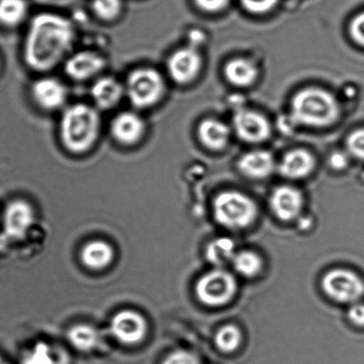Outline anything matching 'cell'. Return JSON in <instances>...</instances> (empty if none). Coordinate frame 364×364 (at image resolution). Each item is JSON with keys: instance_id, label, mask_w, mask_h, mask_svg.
I'll return each mask as SVG.
<instances>
[{"instance_id": "obj_1", "label": "cell", "mask_w": 364, "mask_h": 364, "mask_svg": "<svg viewBox=\"0 0 364 364\" xmlns=\"http://www.w3.org/2000/svg\"><path fill=\"white\" fill-rule=\"evenodd\" d=\"M74 38L73 24L65 17L50 13L34 17L24 46L27 65L38 72L54 68L72 48Z\"/></svg>"}, {"instance_id": "obj_2", "label": "cell", "mask_w": 364, "mask_h": 364, "mask_svg": "<svg viewBox=\"0 0 364 364\" xmlns=\"http://www.w3.org/2000/svg\"><path fill=\"white\" fill-rule=\"evenodd\" d=\"M101 119L90 105L76 104L67 108L60 122V135L65 146L74 154L90 150L100 132Z\"/></svg>"}, {"instance_id": "obj_3", "label": "cell", "mask_w": 364, "mask_h": 364, "mask_svg": "<svg viewBox=\"0 0 364 364\" xmlns=\"http://www.w3.org/2000/svg\"><path fill=\"white\" fill-rule=\"evenodd\" d=\"M293 117L299 123L309 127H327L338 118L337 101L328 92L318 88L300 91L293 98Z\"/></svg>"}, {"instance_id": "obj_4", "label": "cell", "mask_w": 364, "mask_h": 364, "mask_svg": "<svg viewBox=\"0 0 364 364\" xmlns=\"http://www.w3.org/2000/svg\"><path fill=\"white\" fill-rule=\"evenodd\" d=\"M215 218L229 229H242L255 220L257 208L249 197L238 192H225L215 198Z\"/></svg>"}, {"instance_id": "obj_5", "label": "cell", "mask_w": 364, "mask_h": 364, "mask_svg": "<svg viewBox=\"0 0 364 364\" xmlns=\"http://www.w3.org/2000/svg\"><path fill=\"white\" fill-rule=\"evenodd\" d=\"M164 91V80L157 70L136 69L127 80L125 93L136 108H148L157 104Z\"/></svg>"}, {"instance_id": "obj_6", "label": "cell", "mask_w": 364, "mask_h": 364, "mask_svg": "<svg viewBox=\"0 0 364 364\" xmlns=\"http://www.w3.org/2000/svg\"><path fill=\"white\" fill-rule=\"evenodd\" d=\"M237 284L228 272L214 270L200 279L196 285V294L200 302L210 306H221L235 296Z\"/></svg>"}, {"instance_id": "obj_7", "label": "cell", "mask_w": 364, "mask_h": 364, "mask_svg": "<svg viewBox=\"0 0 364 364\" xmlns=\"http://www.w3.org/2000/svg\"><path fill=\"white\" fill-rule=\"evenodd\" d=\"M321 286L328 298L339 303L355 304L364 296L363 279L350 270L328 272L324 275Z\"/></svg>"}, {"instance_id": "obj_8", "label": "cell", "mask_w": 364, "mask_h": 364, "mask_svg": "<svg viewBox=\"0 0 364 364\" xmlns=\"http://www.w3.org/2000/svg\"><path fill=\"white\" fill-rule=\"evenodd\" d=\"M111 330L119 342L126 345L137 344L147 333V323L140 314L132 310L122 311L112 321Z\"/></svg>"}, {"instance_id": "obj_9", "label": "cell", "mask_w": 364, "mask_h": 364, "mask_svg": "<svg viewBox=\"0 0 364 364\" xmlns=\"http://www.w3.org/2000/svg\"><path fill=\"white\" fill-rule=\"evenodd\" d=\"M237 135L248 143H259L268 139L271 127L264 116L252 111L242 109L233 119Z\"/></svg>"}, {"instance_id": "obj_10", "label": "cell", "mask_w": 364, "mask_h": 364, "mask_svg": "<svg viewBox=\"0 0 364 364\" xmlns=\"http://www.w3.org/2000/svg\"><path fill=\"white\" fill-rule=\"evenodd\" d=\"M201 67L199 53L193 47L176 51L168 63V73L176 83L186 84L196 79Z\"/></svg>"}, {"instance_id": "obj_11", "label": "cell", "mask_w": 364, "mask_h": 364, "mask_svg": "<svg viewBox=\"0 0 364 364\" xmlns=\"http://www.w3.org/2000/svg\"><path fill=\"white\" fill-rule=\"evenodd\" d=\"M33 222L34 213L29 204L23 200L12 201L5 210V235L14 240L23 239Z\"/></svg>"}, {"instance_id": "obj_12", "label": "cell", "mask_w": 364, "mask_h": 364, "mask_svg": "<svg viewBox=\"0 0 364 364\" xmlns=\"http://www.w3.org/2000/svg\"><path fill=\"white\" fill-rule=\"evenodd\" d=\"M111 130L112 136L123 144L139 142L146 130L142 117L135 112H123L112 119Z\"/></svg>"}, {"instance_id": "obj_13", "label": "cell", "mask_w": 364, "mask_h": 364, "mask_svg": "<svg viewBox=\"0 0 364 364\" xmlns=\"http://www.w3.org/2000/svg\"><path fill=\"white\" fill-rule=\"evenodd\" d=\"M31 94L35 102L45 109H56L65 104L67 90L61 81L54 77H42L33 85Z\"/></svg>"}, {"instance_id": "obj_14", "label": "cell", "mask_w": 364, "mask_h": 364, "mask_svg": "<svg viewBox=\"0 0 364 364\" xmlns=\"http://www.w3.org/2000/svg\"><path fill=\"white\" fill-rule=\"evenodd\" d=\"M105 65L102 56L94 52L82 51L70 56L65 63L67 75L76 80H84L97 75Z\"/></svg>"}, {"instance_id": "obj_15", "label": "cell", "mask_w": 364, "mask_h": 364, "mask_svg": "<svg viewBox=\"0 0 364 364\" xmlns=\"http://www.w3.org/2000/svg\"><path fill=\"white\" fill-rule=\"evenodd\" d=\"M271 208L282 220L294 219L301 211L303 198L298 190L291 186H281L272 194Z\"/></svg>"}, {"instance_id": "obj_16", "label": "cell", "mask_w": 364, "mask_h": 364, "mask_svg": "<svg viewBox=\"0 0 364 364\" xmlns=\"http://www.w3.org/2000/svg\"><path fill=\"white\" fill-rule=\"evenodd\" d=\"M125 87L112 77H102L95 81L92 87L91 95L99 108L114 107L122 101Z\"/></svg>"}, {"instance_id": "obj_17", "label": "cell", "mask_w": 364, "mask_h": 364, "mask_svg": "<svg viewBox=\"0 0 364 364\" xmlns=\"http://www.w3.org/2000/svg\"><path fill=\"white\" fill-rule=\"evenodd\" d=\"M314 168V159L309 151L294 150L286 154L281 162L280 172L285 178L299 179L305 178Z\"/></svg>"}, {"instance_id": "obj_18", "label": "cell", "mask_w": 364, "mask_h": 364, "mask_svg": "<svg viewBox=\"0 0 364 364\" xmlns=\"http://www.w3.org/2000/svg\"><path fill=\"white\" fill-rule=\"evenodd\" d=\"M239 168L243 174L252 178H264L273 171V156L267 151H252L240 158Z\"/></svg>"}, {"instance_id": "obj_19", "label": "cell", "mask_w": 364, "mask_h": 364, "mask_svg": "<svg viewBox=\"0 0 364 364\" xmlns=\"http://www.w3.org/2000/svg\"><path fill=\"white\" fill-rule=\"evenodd\" d=\"M114 253L111 245L102 240L87 243L81 252V260L85 266L93 270H101L111 264Z\"/></svg>"}, {"instance_id": "obj_20", "label": "cell", "mask_w": 364, "mask_h": 364, "mask_svg": "<svg viewBox=\"0 0 364 364\" xmlns=\"http://www.w3.org/2000/svg\"><path fill=\"white\" fill-rule=\"evenodd\" d=\"M229 129L224 123L215 119H206L199 127L201 143L211 150H220L228 144Z\"/></svg>"}, {"instance_id": "obj_21", "label": "cell", "mask_w": 364, "mask_h": 364, "mask_svg": "<svg viewBox=\"0 0 364 364\" xmlns=\"http://www.w3.org/2000/svg\"><path fill=\"white\" fill-rule=\"evenodd\" d=\"M225 74L229 82L237 87L250 86L256 80L257 69L252 62L235 59L225 66Z\"/></svg>"}, {"instance_id": "obj_22", "label": "cell", "mask_w": 364, "mask_h": 364, "mask_svg": "<svg viewBox=\"0 0 364 364\" xmlns=\"http://www.w3.org/2000/svg\"><path fill=\"white\" fill-rule=\"evenodd\" d=\"M235 243L229 238H218L208 245L207 259L215 266H224L235 257Z\"/></svg>"}, {"instance_id": "obj_23", "label": "cell", "mask_w": 364, "mask_h": 364, "mask_svg": "<svg viewBox=\"0 0 364 364\" xmlns=\"http://www.w3.org/2000/svg\"><path fill=\"white\" fill-rule=\"evenodd\" d=\"M68 338L74 348L80 351H90L98 342L97 331L87 324L76 325L70 328Z\"/></svg>"}, {"instance_id": "obj_24", "label": "cell", "mask_w": 364, "mask_h": 364, "mask_svg": "<svg viewBox=\"0 0 364 364\" xmlns=\"http://www.w3.org/2000/svg\"><path fill=\"white\" fill-rule=\"evenodd\" d=\"M27 5L24 0H0V23L15 26L26 17Z\"/></svg>"}, {"instance_id": "obj_25", "label": "cell", "mask_w": 364, "mask_h": 364, "mask_svg": "<svg viewBox=\"0 0 364 364\" xmlns=\"http://www.w3.org/2000/svg\"><path fill=\"white\" fill-rule=\"evenodd\" d=\"M233 267L239 274L246 277H253L262 269V259L252 252L237 254L232 259Z\"/></svg>"}, {"instance_id": "obj_26", "label": "cell", "mask_w": 364, "mask_h": 364, "mask_svg": "<svg viewBox=\"0 0 364 364\" xmlns=\"http://www.w3.org/2000/svg\"><path fill=\"white\" fill-rule=\"evenodd\" d=\"M242 343V333L235 325H226L215 335V345L223 352L235 351Z\"/></svg>"}, {"instance_id": "obj_27", "label": "cell", "mask_w": 364, "mask_h": 364, "mask_svg": "<svg viewBox=\"0 0 364 364\" xmlns=\"http://www.w3.org/2000/svg\"><path fill=\"white\" fill-rule=\"evenodd\" d=\"M120 9V0H93V10L101 19H114L119 15Z\"/></svg>"}, {"instance_id": "obj_28", "label": "cell", "mask_w": 364, "mask_h": 364, "mask_svg": "<svg viewBox=\"0 0 364 364\" xmlns=\"http://www.w3.org/2000/svg\"><path fill=\"white\" fill-rule=\"evenodd\" d=\"M23 364H55L50 346L38 343L33 351L24 357Z\"/></svg>"}, {"instance_id": "obj_29", "label": "cell", "mask_w": 364, "mask_h": 364, "mask_svg": "<svg viewBox=\"0 0 364 364\" xmlns=\"http://www.w3.org/2000/svg\"><path fill=\"white\" fill-rule=\"evenodd\" d=\"M240 1L247 11L261 15L273 10L278 4L279 0H240Z\"/></svg>"}, {"instance_id": "obj_30", "label": "cell", "mask_w": 364, "mask_h": 364, "mask_svg": "<svg viewBox=\"0 0 364 364\" xmlns=\"http://www.w3.org/2000/svg\"><path fill=\"white\" fill-rule=\"evenodd\" d=\"M348 147L353 156L364 160V129L356 130L350 135Z\"/></svg>"}, {"instance_id": "obj_31", "label": "cell", "mask_w": 364, "mask_h": 364, "mask_svg": "<svg viewBox=\"0 0 364 364\" xmlns=\"http://www.w3.org/2000/svg\"><path fill=\"white\" fill-rule=\"evenodd\" d=\"M162 364H200V363L193 353L179 350L169 355Z\"/></svg>"}, {"instance_id": "obj_32", "label": "cell", "mask_w": 364, "mask_h": 364, "mask_svg": "<svg viewBox=\"0 0 364 364\" xmlns=\"http://www.w3.org/2000/svg\"><path fill=\"white\" fill-rule=\"evenodd\" d=\"M350 33L357 44L364 47V12L360 13L353 20L350 26Z\"/></svg>"}, {"instance_id": "obj_33", "label": "cell", "mask_w": 364, "mask_h": 364, "mask_svg": "<svg viewBox=\"0 0 364 364\" xmlns=\"http://www.w3.org/2000/svg\"><path fill=\"white\" fill-rule=\"evenodd\" d=\"M200 9L210 13H215L225 9L230 0H194Z\"/></svg>"}, {"instance_id": "obj_34", "label": "cell", "mask_w": 364, "mask_h": 364, "mask_svg": "<svg viewBox=\"0 0 364 364\" xmlns=\"http://www.w3.org/2000/svg\"><path fill=\"white\" fill-rule=\"evenodd\" d=\"M348 318L356 326L364 327V303L353 304L348 311Z\"/></svg>"}, {"instance_id": "obj_35", "label": "cell", "mask_w": 364, "mask_h": 364, "mask_svg": "<svg viewBox=\"0 0 364 364\" xmlns=\"http://www.w3.org/2000/svg\"><path fill=\"white\" fill-rule=\"evenodd\" d=\"M0 364H9V363L3 357L0 356Z\"/></svg>"}]
</instances>
